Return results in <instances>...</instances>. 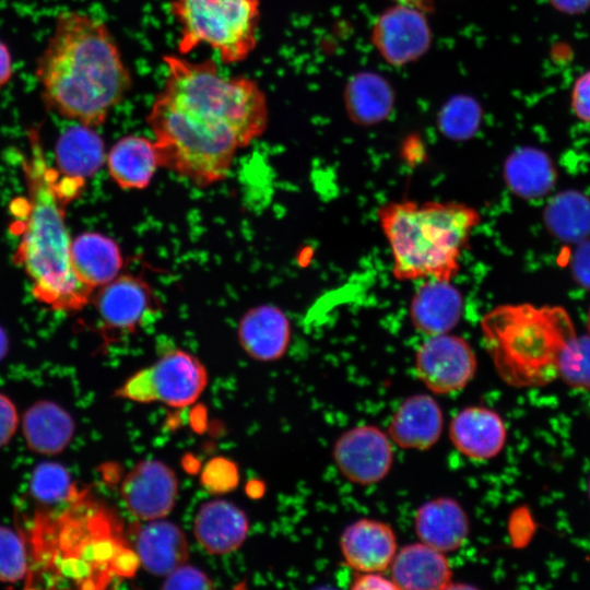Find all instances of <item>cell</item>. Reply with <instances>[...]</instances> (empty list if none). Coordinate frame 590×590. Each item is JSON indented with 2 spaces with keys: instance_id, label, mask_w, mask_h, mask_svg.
Here are the masks:
<instances>
[{
  "instance_id": "cell-1",
  "label": "cell",
  "mask_w": 590,
  "mask_h": 590,
  "mask_svg": "<svg viewBox=\"0 0 590 590\" xmlns=\"http://www.w3.org/2000/svg\"><path fill=\"white\" fill-rule=\"evenodd\" d=\"M163 60L166 79L146 117L161 167L200 187L221 181L236 153L266 131V94L252 79L223 75L212 59Z\"/></svg>"
},
{
  "instance_id": "cell-2",
  "label": "cell",
  "mask_w": 590,
  "mask_h": 590,
  "mask_svg": "<svg viewBox=\"0 0 590 590\" xmlns=\"http://www.w3.org/2000/svg\"><path fill=\"white\" fill-rule=\"evenodd\" d=\"M35 74L48 109L92 128L106 121L132 85L106 24L79 11L58 14Z\"/></svg>"
},
{
  "instance_id": "cell-3",
  "label": "cell",
  "mask_w": 590,
  "mask_h": 590,
  "mask_svg": "<svg viewBox=\"0 0 590 590\" xmlns=\"http://www.w3.org/2000/svg\"><path fill=\"white\" fill-rule=\"evenodd\" d=\"M24 173L27 200L14 259L28 275L39 302L59 311L79 310L90 300L93 288L76 276L71 263L58 173L46 165L37 145L24 163Z\"/></svg>"
},
{
  "instance_id": "cell-4",
  "label": "cell",
  "mask_w": 590,
  "mask_h": 590,
  "mask_svg": "<svg viewBox=\"0 0 590 590\" xmlns=\"http://www.w3.org/2000/svg\"><path fill=\"white\" fill-rule=\"evenodd\" d=\"M377 215L392 252V274L399 281L451 282L462 250L481 222L474 208L456 201H392L379 208Z\"/></svg>"
},
{
  "instance_id": "cell-5",
  "label": "cell",
  "mask_w": 590,
  "mask_h": 590,
  "mask_svg": "<svg viewBox=\"0 0 590 590\" xmlns=\"http://www.w3.org/2000/svg\"><path fill=\"white\" fill-rule=\"evenodd\" d=\"M484 347L500 379L515 388L545 386L558 378V359L576 334L560 306L499 305L480 322Z\"/></svg>"
},
{
  "instance_id": "cell-6",
  "label": "cell",
  "mask_w": 590,
  "mask_h": 590,
  "mask_svg": "<svg viewBox=\"0 0 590 590\" xmlns=\"http://www.w3.org/2000/svg\"><path fill=\"white\" fill-rule=\"evenodd\" d=\"M34 533L36 559L59 578L97 587L113 576L130 577L140 565L123 545L103 510L87 504L70 505L54 520L39 519Z\"/></svg>"
},
{
  "instance_id": "cell-7",
  "label": "cell",
  "mask_w": 590,
  "mask_h": 590,
  "mask_svg": "<svg viewBox=\"0 0 590 590\" xmlns=\"http://www.w3.org/2000/svg\"><path fill=\"white\" fill-rule=\"evenodd\" d=\"M169 10L179 27L180 55L208 45L224 63H236L257 46L260 0H172Z\"/></svg>"
},
{
  "instance_id": "cell-8",
  "label": "cell",
  "mask_w": 590,
  "mask_h": 590,
  "mask_svg": "<svg viewBox=\"0 0 590 590\" xmlns=\"http://www.w3.org/2000/svg\"><path fill=\"white\" fill-rule=\"evenodd\" d=\"M208 380V371L197 356L173 350L130 376L115 396L138 403L186 408L198 400Z\"/></svg>"
},
{
  "instance_id": "cell-9",
  "label": "cell",
  "mask_w": 590,
  "mask_h": 590,
  "mask_svg": "<svg viewBox=\"0 0 590 590\" xmlns=\"http://www.w3.org/2000/svg\"><path fill=\"white\" fill-rule=\"evenodd\" d=\"M415 374L435 394L463 390L474 378L477 361L470 343L449 333L430 335L415 354Z\"/></svg>"
},
{
  "instance_id": "cell-10",
  "label": "cell",
  "mask_w": 590,
  "mask_h": 590,
  "mask_svg": "<svg viewBox=\"0 0 590 590\" xmlns=\"http://www.w3.org/2000/svg\"><path fill=\"white\" fill-rule=\"evenodd\" d=\"M389 435L370 425H356L343 432L332 448L339 472L351 483L369 486L382 481L394 461Z\"/></svg>"
},
{
  "instance_id": "cell-11",
  "label": "cell",
  "mask_w": 590,
  "mask_h": 590,
  "mask_svg": "<svg viewBox=\"0 0 590 590\" xmlns=\"http://www.w3.org/2000/svg\"><path fill=\"white\" fill-rule=\"evenodd\" d=\"M423 10L396 3L381 12L371 28V42L391 66L402 67L426 54L432 31Z\"/></svg>"
},
{
  "instance_id": "cell-12",
  "label": "cell",
  "mask_w": 590,
  "mask_h": 590,
  "mask_svg": "<svg viewBox=\"0 0 590 590\" xmlns=\"http://www.w3.org/2000/svg\"><path fill=\"white\" fill-rule=\"evenodd\" d=\"M178 494L175 472L160 460L139 461L123 477L120 495L128 511L143 521L163 519Z\"/></svg>"
},
{
  "instance_id": "cell-13",
  "label": "cell",
  "mask_w": 590,
  "mask_h": 590,
  "mask_svg": "<svg viewBox=\"0 0 590 590\" xmlns=\"http://www.w3.org/2000/svg\"><path fill=\"white\" fill-rule=\"evenodd\" d=\"M95 305L105 328L132 332L156 310L154 293L141 278L118 275L101 287Z\"/></svg>"
},
{
  "instance_id": "cell-14",
  "label": "cell",
  "mask_w": 590,
  "mask_h": 590,
  "mask_svg": "<svg viewBox=\"0 0 590 590\" xmlns=\"http://www.w3.org/2000/svg\"><path fill=\"white\" fill-rule=\"evenodd\" d=\"M448 435L463 457L485 462L497 457L507 442V428L502 416L484 405H469L450 420Z\"/></svg>"
},
{
  "instance_id": "cell-15",
  "label": "cell",
  "mask_w": 590,
  "mask_h": 590,
  "mask_svg": "<svg viewBox=\"0 0 590 590\" xmlns=\"http://www.w3.org/2000/svg\"><path fill=\"white\" fill-rule=\"evenodd\" d=\"M345 563L357 573H382L389 569L398 551V540L390 524L362 518L351 522L340 536Z\"/></svg>"
},
{
  "instance_id": "cell-16",
  "label": "cell",
  "mask_w": 590,
  "mask_h": 590,
  "mask_svg": "<svg viewBox=\"0 0 590 590\" xmlns=\"http://www.w3.org/2000/svg\"><path fill=\"white\" fill-rule=\"evenodd\" d=\"M444 430V413L429 394L416 393L404 399L394 410L388 424L392 442L406 450H428Z\"/></svg>"
},
{
  "instance_id": "cell-17",
  "label": "cell",
  "mask_w": 590,
  "mask_h": 590,
  "mask_svg": "<svg viewBox=\"0 0 590 590\" xmlns=\"http://www.w3.org/2000/svg\"><path fill=\"white\" fill-rule=\"evenodd\" d=\"M237 338L241 349L258 362L284 356L291 341V322L284 311L270 304L247 310L239 320Z\"/></svg>"
},
{
  "instance_id": "cell-18",
  "label": "cell",
  "mask_w": 590,
  "mask_h": 590,
  "mask_svg": "<svg viewBox=\"0 0 590 590\" xmlns=\"http://www.w3.org/2000/svg\"><path fill=\"white\" fill-rule=\"evenodd\" d=\"M470 519L459 502L439 496L422 504L414 517L418 540L445 554L460 550L470 535Z\"/></svg>"
},
{
  "instance_id": "cell-19",
  "label": "cell",
  "mask_w": 590,
  "mask_h": 590,
  "mask_svg": "<svg viewBox=\"0 0 590 590\" xmlns=\"http://www.w3.org/2000/svg\"><path fill=\"white\" fill-rule=\"evenodd\" d=\"M463 305L460 291L450 281L426 279L411 298V322L428 337L449 333L459 323Z\"/></svg>"
},
{
  "instance_id": "cell-20",
  "label": "cell",
  "mask_w": 590,
  "mask_h": 590,
  "mask_svg": "<svg viewBox=\"0 0 590 590\" xmlns=\"http://www.w3.org/2000/svg\"><path fill=\"white\" fill-rule=\"evenodd\" d=\"M389 569L397 589L440 590L452 582L446 554L421 541L398 548Z\"/></svg>"
},
{
  "instance_id": "cell-21",
  "label": "cell",
  "mask_w": 590,
  "mask_h": 590,
  "mask_svg": "<svg viewBox=\"0 0 590 590\" xmlns=\"http://www.w3.org/2000/svg\"><path fill=\"white\" fill-rule=\"evenodd\" d=\"M249 531L246 514L224 499L204 503L193 521V533L201 547L212 555H224L238 550Z\"/></svg>"
},
{
  "instance_id": "cell-22",
  "label": "cell",
  "mask_w": 590,
  "mask_h": 590,
  "mask_svg": "<svg viewBox=\"0 0 590 590\" xmlns=\"http://www.w3.org/2000/svg\"><path fill=\"white\" fill-rule=\"evenodd\" d=\"M134 552L143 569L164 577L186 564L189 558L185 533L177 524L164 518L146 521L139 528Z\"/></svg>"
},
{
  "instance_id": "cell-23",
  "label": "cell",
  "mask_w": 590,
  "mask_h": 590,
  "mask_svg": "<svg viewBox=\"0 0 590 590\" xmlns=\"http://www.w3.org/2000/svg\"><path fill=\"white\" fill-rule=\"evenodd\" d=\"M106 161L113 180L128 190L146 188L161 167L154 140L137 134L120 138L110 148Z\"/></svg>"
},
{
  "instance_id": "cell-24",
  "label": "cell",
  "mask_w": 590,
  "mask_h": 590,
  "mask_svg": "<svg viewBox=\"0 0 590 590\" xmlns=\"http://www.w3.org/2000/svg\"><path fill=\"white\" fill-rule=\"evenodd\" d=\"M75 430L73 417L59 404L39 400L22 418V432L27 447L39 455L55 456L70 444Z\"/></svg>"
},
{
  "instance_id": "cell-25",
  "label": "cell",
  "mask_w": 590,
  "mask_h": 590,
  "mask_svg": "<svg viewBox=\"0 0 590 590\" xmlns=\"http://www.w3.org/2000/svg\"><path fill=\"white\" fill-rule=\"evenodd\" d=\"M71 263L76 276L88 287L104 286L116 279L122 268L117 243L101 233L88 232L71 241Z\"/></svg>"
},
{
  "instance_id": "cell-26",
  "label": "cell",
  "mask_w": 590,
  "mask_h": 590,
  "mask_svg": "<svg viewBox=\"0 0 590 590\" xmlns=\"http://www.w3.org/2000/svg\"><path fill=\"white\" fill-rule=\"evenodd\" d=\"M503 173L509 190L523 199L546 196L557 177L548 154L534 146H521L511 152L505 161Z\"/></svg>"
},
{
  "instance_id": "cell-27",
  "label": "cell",
  "mask_w": 590,
  "mask_h": 590,
  "mask_svg": "<svg viewBox=\"0 0 590 590\" xmlns=\"http://www.w3.org/2000/svg\"><path fill=\"white\" fill-rule=\"evenodd\" d=\"M55 156L59 172L64 177L84 180L104 164L105 143L94 128L78 123L59 137Z\"/></svg>"
},
{
  "instance_id": "cell-28",
  "label": "cell",
  "mask_w": 590,
  "mask_h": 590,
  "mask_svg": "<svg viewBox=\"0 0 590 590\" xmlns=\"http://www.w3.org/2000/svg\"><path fill=\"white\" fill-rule=\"evenodd\" d=\"M344 104L353 122L373 126L391 115L394 107V92L382 75L359 72L353 75L345 86Z\"/></svg>"
},
{
  "instance_id": "cell-29",
  "label": "cell",
  "mask_w": 590,
  "mask_h": 590,
  "mask_svg": "<svg viewBox=\"0 0 590 590\" xmlns=\"http://www.w3.org/2000/svg\"><path fill=\"white\" fill-rule=\"evenodd\" d=\"M543 220L550 233L566 243L590 237V199L576 190H564L547 202Z\"/></svg>"
},
{
  "instance_id": "cell-30",
  "label": "cell",
  "mask_w": 590,
  "mask_h": 590,
  "mask_svg": "<svg viewBox=\"0 0 590 590\" xmlns=\"http://www.w3.org/2000/svg\"><path fill=\"white\" fill-rule=\"evenodd\" d=\"M481 118L482 110L476 101L468 96H456L444 105L437 123L445 137L461 141L477 131Z\"/></svg>"
},
{
  "instance_id": "cell-31",
  "label": "cell",
  "mask_w": 590,
  "mask_h": 590,
  "mask_svg": "<svg viewBox=\"0 0 590 590\" xmlns=\"http://www.w3.org/2000/svg\"><path fill=\"white\" fill-rule=\"evenodd\" d=\"M558 378L575 390H590V334L571 337L558 359Z\"/></svg>"
},
{
  "instance_id": "cell-32",
  "label": "cell",
  "mask_w": 590,
  "mask_h": 590,
  "mask_svg": "<svg viewBox=\"0 0 590 590\" xmlns=\"http://www.w3.org/2000/svg\"><path fill=\"white\" fill-rule=\"evenodd\" d=\"M31 493L43 504L68 502L74 496V487L69 472L56 462L38 464L31 477Z\"/></svg>"
},
{
  "instance_id": "cell-33",
  "label": "cell",
  "mask_w": 590,
  "mask_h": 590,
  "mask_svg": "<svg viewBox=\"0 0 590 590\" xmlns=\"http://www.w3.org/2000/svg\"><path fill=\"white\" fill-rule=\"evenodd\" d=\"M27 552L23 539L0 526V581L17 582L27 574Z\"/></svg>"
},
{
  "instance_id": "cell-34",
  "label": "cell",
  "mask_w": 590,
  "mask_h": 590,
  "mask_svg": "<svg viewBox=\"0 0 590 590\" xmlns=\"http://www.w3.org/2000/svg\"><path fill=\"white\" fill-rule=\"evenodd\" d=\"M201 485L211 494H226L239 483L237 464L225 457L210 459L201 471Z\"/></svg>"
},
{
  "instance_id": "cell-35",
  "label": "cell",
  "mask_w": 590,
  "mask_h": 590,
  "mask_svg": "<svg viewBox=\"0 0 590 590\" xmlns=\"http://www.w3.org/2000/svg\"><path fill=\"white\" fill-rule=\"evenodd\" d=\"M212 580L200 569L187 563L165 576L163 589H210Z\"/></svg>"
},
{
  "instance_id": "cell-36",
  "label": "cell",
  "mask_w": 590,
  "mask_h": 590,
  "mask_svg": "<svg viewBox=\"0 0 590 590\" xmlns=\"http://www.w3.org/2000/svg\"><path fill=\"white\" fill-rule=\"evenodd\" d=\"M570 108L579 120L590 123V70L580 74L574 82Z\"/></svg>"
},
{
  "instance_id": "cell-37",
  "label": "cell",
  "mask_w": 590,
  "mask_h": 590,
  "mask_svg": "<svg viewBox=\"0 0 590 590\" xmlns=\"http://www.w3.org/2000/svg\"><path fill=\"white\" fill-rule=\"evenodd\" d=\"M570 270L576 282L590 290V238L578 243L571 256Z\"/></svg>"
},
{
  "instance_id": "cell-38",
  "label": "cell",
  "mask_w": 590,
  "mask_h": 590,
  "mask_svg": "<svg viewBox=\"0 0 590 590\" xmlns=\"http://www.w3.org/2000/svg\"><path fill=\"white\" fill-rule=\"evenodd\" d=\"M19 415L14 403L0 392V448L5 446L15 434Z\"/></svg>"
},
{
  "instance_id": "cell-39",
  "label": "cell",
  "mask_w": 590,
  "mask_h": 590,
  "mask_svg": "<svg viewBox=\"0 0 590 590\" xmlns=\"http://www.w3.org/2000/svg\"><path fill=\"white\" fill-rule=\"evenodd\" d=\"M353 590H388L397 589L390 577L381 573H357L351 585Z\"/></svg>"
},
{
  "instance_id": "cell-40",
  "label": "cell",
  "mask_w": 590,
  "mask_h": 590,
  "mask_svg": "<svg viewBox=\"0 0 590 590\" xmlns=\"http://www.w3.org/2000/svg\"><path fill=\"white\" fill-rule=\"evenodd\" d=\"M552 7L565 14H581L590 9V0H548Z\"/></svg>"
},
{
  "instance_id": "cell-41",
  "label": "cell",
  "mask_w": 590,
  "mask_h": 590,
  "mask_svg": "<svg viewBox=\"0 0 590 590\" xmlns=\"http://www.w3.org/2000/svg\"><path fill=\"white\" fill-rule=\"evenodd\" d=\"M13 75L12 57L8 46L0 40V87L7 85Z\"/></svg>"
},
{
  "instance_id": "cell-42",
  "label": "cell",
  "mask_w": 590,
  "mask_h": 590,
  "mask_svg": "<svg viewBox=\"0 0 590 590\" xmlns=\"http://www.w3.org/2000/svg\"><path fill=\"white\" fill-rule=\"evenodd\" d=\"M394 3L406 4L428 12L434 7V0H392Z\"/></svg>"
},
{
  "instance_id": "cell-43",
  "label": "cell",
  "mask_w": 590,
  "mask_h": 590,
  "mask_svg": "<svg viewBox=\"0 0 590 590\" xmlns=\"http://www.w3.org/2000/svg\"><path fill=\"white\" fill-rule=\"evenodd\" d=\"M9 341L4 330L0 327V361L7 355Z\"/></svg>"
},
{
  "instance_id": "cell-44",
  "label": "cell",
  "mask_w": 590,
  "mask_h": 590,
  "mask_svg": "<svg viewBox=\"0 0 590 590\" xmlns=\"http://www.w3.org/2000/svg\"><path fill=\"white\" fill-rule=\"evenodd\" d=\"M587 495H588V498L590 500V474H589V477H588V481H587Z\"/></svg>"
},
{
  "instance_id": "cell-45",
  "label": "cell",
  "mask_w": 590,
  "mask_h": 590,
  "mask_svg": "<svg viewBox=\"0 0 590 590\" xmlns=\"http://www.w3.org/2000/svg\"><path fill=\"white\" fill-rule=\"evenodd\" d=\"M587 326H588V330H589V334H590V307H589V311H588Z\"/></svg>"
}]
</instances>
